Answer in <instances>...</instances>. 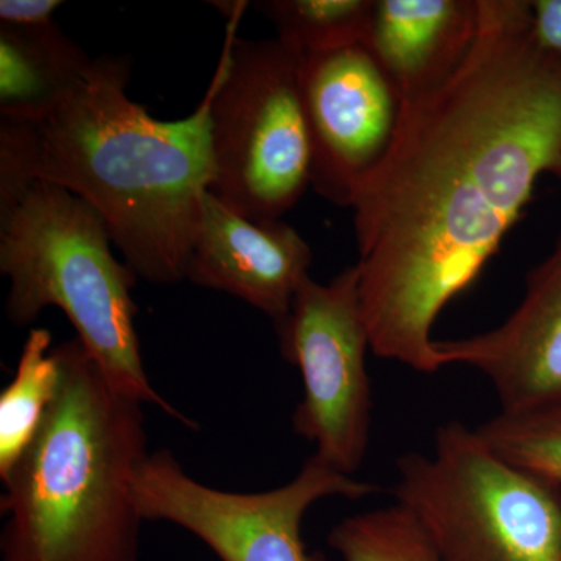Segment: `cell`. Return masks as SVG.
I'll use <instances>...</instances> for the list:
<instances>
[{
  "instance_id": "277c9868",
  "label": "cell",
  "mask_w": 561,
  "mask_h": 561,
  "mask_svg": "<svg viewBox=\"0 0 561 561\" xmlns=\"http://www.w3.org/2000/svg\"><path fill=\"white\" fill-rule=\"evenodd\" d=\"M101 214L77 195L35 181L0 205V272L10 279L5 313L27 327L47 308L65 312L111 386L154 404L194 430L151 386L135 320L138 275L113 253Z\"/></svg>"
},
{
  "instance_id": "e0dca14e",
  "label": "cell",
  "mask_w": 561,
  "mask_h": 561,
  "mask_svg": "<svg viewBox=\"0 0 561 561\" xmlns=\"http://www.w3.org/2000/svg\"><path fill=\"white\" fill-rule=\"evenodd\" d=\"M328 541L343 561H442L420 524L397 502L348 516L332 527Z\"/></svg>"
},
{
  "instance_id": "6da1fadb",
  "label": "cell",
  "mask_w": 561,
  "mask_h": 561,
  "mask_svg": "<svg viewBox=\"0 0 561 561\" xmlns=\"http://www.w3.org/2000/svg\"><path fill=\"white\" fill-rule=\"evenodd\" d=\"M546 173L561 179V54L526 0H481L471 50L440 87L401 102L351 209L370 348L440 370L435 321L481 276Z\"/></svg>"
},
{
  "instance_id": "7c38bea8",
  "label": "cell",
  "mask_w": 561,
  "mask_h": 561,
  "mask_svg": "<svg viewBox=\"0 0 561 561\" xmlns=\"http://www.w3.org/2000/svg\"><path fill=\"white\" fill-rule=\"evenodd\" d=\"M481 0H375L364 47L400 102L449 79L474 44Z\"/></svg>"
},
{
  "instance_id": "7a4b0ae2",
  "label": "cell",
  "mask_w": 561,
  "mask_h": 561,
  "mask_svg": "<svg viewBox=\"0 0 561 561\" xmlns=\"http://www.w3.org/2000/svg\"><path fill=\"white\" fill-rule=\"evenodd\" d=\"M130 79V58L103 55L46 113L0 117V205L35 181L62 187L101 214L139 278L175 284L214 180L213 88L190 116L160 121L128 98Z\"/></svg>"
},
{
  "instance_id": "8fae6325",
  "label": "cell",
  "mask_w": 561,
  "mask_h": 561,
  "mask_svg": "<svg viewBox=\"0 0 561 561\" xmlns=\"http://www.w3.org/2000/svg\"><path fill=\"white\" fill-rule=\"evenodd\" d=\"M442 367L465 365L489 379L501 411H522L561 394V234L526 280L515 312L494 330L435 341Z\"/></svg>"
},
{
  "instance_id": "5b68a950",
  "label": "cell",
  "mask_w": 561,
  "mask_h": 561,
  "mask_svg": "<svg viewBox=\"0 0 561 561\" xmlns=\"http://www.w3.org/2000/svg\"><path fill=\"white\" fill-rule=\"evenodd\" d=\"M397 471L394 502L442 561H561V490L460 421L438 427L432 456L402 454Z\"/></svg>"
},
{
  "instance_id": "2e32d148",
  "label": "cell",
  "mask_w": 561,
  "mask_h": 561,
  "mask_svg": "<svg viewBox=\"0 0 561 561\" xmlns=\"http://www.w3.org/2000/svg\"><path fill=\"white\" fill-rule=\"evenodd\" d=\"M476 432L502 459L561 490V394L522 411H501Z\"/></svg>"
},
{
  "instance_id": "4fadbf2b",
  "label": "cell",
  "mask_w": 561,
  "mask_h": 561,
  "mask_svg": "<svg viewBox=\"0 0 561 561\" xmlns=\"http://www.w3.org/2000/svg\"><path fill=\"white\" fill-rule=\"evenodd\" d=\"M91 61L57 21L32 28L0 25V117L33 119L46 113Z\"/></svg>"
},
{
  "instance_id": "30bf717a",
  "label": "cell",
  "mask_w": 561,
  "mask_h": 561,
  "mask_svg": "<svg viewBox=\"0 0 561 561\" xmlns=\"http://www.w3.org/2000/svg\"><path fill=\"white\" fill-rule=\"evenodd\" d=\"M311 264V247L289 224L249 219L206 192L187 265L192 284L241 298L279 327Z\"/></svg>"
},
{
  "instance_id": "8992f818",
  "label": "cell",
  "mask_w": 561,
  "mask_h": 561,
  "mask_svg": "<svg viewBox=\"0 0 561 561\" xmlns=\"http://www.w3.org/2000/svg\"><path fill=\"white\" fill-rule=\"evenodd\" d=\"M230 16L210 102V192L253 220H279L311 186L312 150L300 58L278 39L236 38Z\"/></svg>"
},
{
  "instance_id": "ba28073f",
  "label": "cell",
  "mask_w": 561,
  "mask_h": 561,
  "mask_svg": "<svg viewBox=\"0 0 561 561\" xmlns=\"http://www.w3.org/2000/svg\"><path fill=\"white\" fill-rule=\"evenodd\" d=\"M280 353L301 375L294 432L343 474L359 470L370 446L373 393L365 356L370 348L356 265L330 283L301 284L287 319L276 327Z\"/></svg>"
},
{
  "instance_id": "3957f363",
  "label": "cell",
  "mask_w": 561,
  "mask_h": 561,
  "mask_svg": "<svg viewBox=\"0 0 561 561\" xmlns=\"http://www.w3.org/2000/svg\"><path fill=\"white\" fill-rule=\"evenodd\" d=\"M61 387L3 481V561H136L133 478L149 456L142 402L111 386L79 339L55 346Z\"/></svg>"
},
{
  "instance_id": "52a82bcc",
  "label": "cell",
  "mask_w": 561,
  "mask_h": 561,
  "mask_svg": "<svg viewBox=\"0 0 561 561\" xmlns=\"http://www.w3.org/2000/svg\"><path fill=\"white\" fill-rule=\"evenodd\" d=\"M376 483L343 474L313 454L278 489L234 493L191 478L168 449L149 453L133 478V497L144 522H165L195 535L221 561H328L309 552L301 523L327 497L359 501Z\"/></svg>"
},
{
  "instance_id": "9c48e42d",
  "label": "cell",
  "mask_w": 561,
  "mask_h": 561,
  "mask_svg": "<svg viewBox=\"0 0 561 561\" xmlns=\"http://www.w3.org/2000/svg\"><path fill=\"white\" fill-rule=\"evenodd\" d=\"M302 103L311 138V186L351 208L365 176L382 160L401 102L364 46L300 58Z\"/></svg>"
},
{
  "instance_id": "9a60e30c",
  "label": "cell",
  "mask_w": 561,
  "mask_h": 561,
  "mask_svg": "<svg viewBox=\"0 0 561 561\" xmlns=\"http://www.w3.org/2000/svg\"><path fill=\"white\" fill-rule=\"evenodd\" d=\"M254 7L273 22L276 39L306 58L364 46L375 0H262Z\"/></svg>"
},
{
  "instance_id": "ac0fdd59",
  "label": "cell",
  "mask_w": 561,
  "mask_h": 561,
  "mask_svg": "<svg viewBox=\"0 0 561 561\" xmlns=\"http://www.w3.org/2000/svg\"><path fill=\"white\" fill-rule=\"evenodd\" d=\"M60 0H2L0 2V25L9 27H44L55 22V11Z\"/></svg>"
},
{
  "instance_id": "d6986e66",
  "label": "cell",
  "mask_w": 561,
  "mask_h": 561,
  "mask_svg": "<svg viewBox=\"0 0 561 561\" xmlns=\"http://www.w3.org/2000/svg\"><path fill=\"white\" fill-rule=\"evenodd\" d=\"M530 5L538 43L561 54V0H534Z\"/></svg>"
},
{
  "instance_id": "5bb4252c",
  "label": "cell",
  "mask_w": 561,
  "mask_h": 561,
  "mask_svg": "<svg viewBox=\"0 0 561 561\" xmlns=\"http://www.w3.org/2000/svg\"><path fill=\"white\" fill-rule=\"evenodd\" d=\"M61 387V365L47 330H32L13 381L0 393V479L7 481L36 437Z\"/></svg>"
}]
</instances>
